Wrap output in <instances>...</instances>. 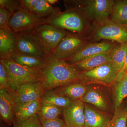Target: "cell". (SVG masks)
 Segmentation results:
<instances>
[{"label":"cell","instance_id":"6da1fadb","mask_svg":"<svg viewBox=\"0 0 127 127\" xmlns=\"http://www.w3.org/2000/svg\"><path fill=\"white\" fill-rule=\"evenodd\" d=\"M40 70L45 92L80 81L81 71L65 60L56 59L52 53L46 58Z\"/></svg>","mask_w":127,"mask_h":127},{"label":"cell","instance_id":"7a4b0ae2","mask_svg":"<svg viewBox=\"0 0 127 127\" xmlns=\"http://www.w3.org/2000/svg\"><path fill=\"white\" fill-rule=\"evenodd\" d=\"M68 9L82 13L87 18L100 25L109 21L115 1L113 0H86L65 1Z\"/></svg>","mask_w":127,"mask_h":127},{"label":"cell","instance_id":"3957f363","mask_svg":"<svg viewBox=\"0 0 127 127\" xmlns=\"http://www.w3.org/2000/svg\"><path fill=\"white\" fill-rule=\"evenodd\" d=\"M0 62L5 67L10 90L14 93L23 84L42 81L40 69L21 65L6 58H1Z\"/></svg>","mask_w":127,"mask_h":127},{"label":"cell","instance_id":"277c9868","mask_svg":"<svg viewBox=\"0 0 127 127\" xmlns=\"http://www.w3.org/2000/svg\"><path fill=\"white\" fill-rule=\"evenodd\" d=\"M46 52L52 53L66 34L65 30L48 23L40 25L27 32Z\"/></svg>","mask_w":127,"mask_h":127},{"label":"cell","instance_id":"5b68a950","mask_svg":"<svg viewBox=\"0 0 127 127\" xmlns=\"http://www.w3.org/2000/svg\"><path fill=\"white\" fill-rule=\"evenodd\" d=\"M118 72L112 63H109L91 70L81 72L79 81L86 85L98 84L110 86L115 84Z\"/></svg>","mask_w":127,"mask_h":127},{"label":"cell","instance_id":"8992f818","mask_svg":"<svg viewBox=\"0 0 127 127\" xmlns=\"http://www.w3.org/2000/svg\"><path fill=\"white\" fill-rule=\"evenodd\" d=\"M48 23L77 34H81L84 29V22L81 13L73 9L55 14L49 18Z\"/></svg>","mask_w":127,"mask_h":127},{"label":"cell","instance_id":"52a82bcc","mask_svg":"<svg viewBox=\"0 0 127 127\" xmlns=\"http://www.w3.org/2000/svg\"><path fill=\"white\" fill-rule=\"evenodd\" d=\"M49 19L36 18L23 4V7L12 15L9 26L14 32H28L40 25L48 23Z\"/></svg>","mask_w":127,"mask_h":127},{"label":"cell","instance_id":"ba28073f","mask_svg":"<svg viewBox=\"0 0 127 127\" xmlns=\"http://www.w3.org/2000/svg\"><path fill=\"white\" fill-rule=\"evenodd\" d=\"M86 44V41L79 34L67 32L53 53V56L58 60H67Z\"/></svg>","mask_w":127,"mask_h":127},{"label":"cell","instance_id":"9c48e42d","mask_svg":"<svg viewBox=\"0 0 127 127\" xmlns=\"http://www.w3.org/2000/svg\"><path fill=\"white\" fill-rule=\"evenodd\" d=\"M15 32V53L43 58H46L50 54L44 51L27 32Z\"/></svg>","mask_w":127,"mask_h":127},{"label":"cell","instance_id":"30bf717a","mask_svg":"<svg viewBox=\"0 0 127 127\" xmlns=\"http://www.w3.org/2000/svg\"><path fill=\"white\" fill-rule=\"evenodd\" d=\"M95 36L97 39L111 40L119 43H127V30L122 26L111 21L100 25Z\"/></svg>","mask_w":127,"mask_h":127},{"label":"cell","instance_id":"8fae6325","mask_svg":"<svg viewBox=\"0 0 127 127\" xmlns=\"http://www.w3.org/2000/svg\"><path fill=\"white\" fill-rule=\"evenodd\" d=\"M116 45L108 42L86 44L76 55L65 61L69 64L74 65L92 56L100 53H110Z\"/></svg>","mask_w":127,"mask_h":127},{"label":"cell","instance_id":"7c38bea8","mask_svg":"<svg viewBox=\"0 0 127 127\" xmlns=\"http://www.w3.org/2000/svg\"><path fill=\"white\" fill-rule=\"evenodd\" d=\"M16 106L15 93L7 89H0V114L9 127L13 125Z\"/></svg>","mask_w":127,"mask_h":127},{"label":"cell","instance_id":"4fadbf2b","mask_svg":"<svg viewBox=\"0 0 127 127\" xmlns=\"http://www.w3.org/2000/svg\"><path fill=\"white\" fill-rule=\"evenodd\" d=\"M63 112L67 127H84L85 103L81 100L73 101L70 105L63 108Z\"/></svg>","mask_w":127,"mask_h":127},{"label":"cell","instance_id":"5bb4252c","mask_svg":"<svg viewBox=\"0 0 127 127\" xmlns=\"http://www.w3.org/2000/svg\"><path fill=\"white\" fill-rule=\"evenodd\" d=\"M45 92L41 81L23 84L15 93L16 104L40 100Z\"/></svg>","mask_w":127,"mask_h":127},{"label":"cell","instance_id":"9a60e30c","mask_svg":"<svg viewBox=\"0 0 127 127\" xmlns=\"http://www.w3.org/2000/svg\"><path fill=\"white\" fill-rule=\"evenodd\" d=\"M22 4L38 19H48L61 11L53 7L47 0H21Z\"/></svg>","mask_w":127,"mask_h":127},{"label":"cell","instance_id":"2e32d148","mask_svg":"<svg viewBox=\"0 0 127 127\" xmlns=\"http://www.w3.org/2000/svg\"><path fill=\"white\" fill-rule=\"evenodd\" d=\"M85 114L84 127H111L112 118L91 104L85 103Z\"/></svg>","mask_w":127,"mask_h":127},{"label":"cell","instance_id":"e0dca14e","mask_svg":"<svg viewBox=\"0 0 127 127\" xmlns=\"http://www.w3.org/2000/svg\"><path fill=\"white\" fill-rule=\"evenodd\" d=\"M88 87L81 82H78L53 89L60 95L72 101L80 100L86 93Z\"/></svg>","mask_w":127,"mask_h":127},{"label":"cell","instance_id":"ac0fdd59","mask_svg":"<svg viewBox=\"0 0 127 127\" xmlns=\"http://www.w3.org/2000/svg\"><path fill=\"white\" fill-rule=\"evenodd\" d=\"M85 103H89L102 112H106L109 109L108 102L101 92L94 88H89L86 93L81 100Z\"/></svg>","mask_w":127,"mask_h":127},{"label":"cell","instance_id":"d6986e66","mask_svg":"<svg viewBox=\"0 0 127 127\" xmlns=\"http://www.w3.org/2000/svg\"><path fill=\"white\" fill-rule=\"evenodd\" d=\"M15 52V32L11 28L0 29V59Z\"/></svg>","mask_w":127,"mask_h":127},{"label":"cell","instance_id":"ffe728a7","mask_svg":"<svg viewBox=\"0 0 127 127\" xmlns=\"http://www.w3.org/2000/svg\"><path fill=\"white\" fill-rule=\"evenodd\" d=\"M110 53L92 56L73 65L81 72L91 70L105 64L112 62Z\"/></svg>","mask_w":127,"mask_h":127},{"label":"cell","instance_id":"44dd1931","mask_svg":"<svg viewBox=\"0 0 127 127\" xmlns=\"http://www.w3.org/2000/svg\"><path fill=\"white\" fill-rule=\"evenodd\" d=\"M2 58L10 59L21 65L39 69H41L45 62V58L15 53Z\"/></svg>","mask_w":127,"mask_h":127},{"label":"cell","instance_id":"7402d4cb","mask_svg":"<svg viewBox=\"0 0 127 127\" xmlns=\"http://www.w3.org/2000/svg\"><path fill=\"white\" fill-rule=\"evenodd\" d=\"M40 100L17 104L15 118L20 120L28 119L37 114L40 108Z\"/></svg>","mask_w":127,"mask_h":127},{"label":"cell","instance_id":"603a6c76","mask_svg":"<svg viewBox=\"0 0 127 127\" xmlns=\"http://www.w3.org/2000/svg\"><path fill=\"white\" fill-rule=\"evenodd\" d=\"M41 103L52 104L64 108L70 105L73 101L57 93L53 89L46 91L40 99Z\"/></svg>","mask_w":127,"mask_h":127},{"label":"cell","instance_id":"cb8c5ba5","mask_svg":"<svg viewBox=\"0 0 127 127\" xmlns=\"http://www.w3.org/2000/svg\"><path fill=\"white\" fill-rule=\"evenodd\" d=\"M111 21L123 26L127 22V0L115 1L111 13Z\"/></svg>","mask_w":127,"mask_h":127},{"label":"cell","instance_id":"d4e9b609","mask_svg":"<svg viewBox=\"0 0 127 127\" xmlns=\"http://www.w3.org/2000/svg\"><path fill=\"white\" fill-rule=\"evenodd\" d=\"M127 52V43H119L110 53L112 63L119 71L122 68Z\"/></svg>","mask_w":127,"mask_h":127},{"label":"cell","instance_id":"484cf974","mask_svg":"<svg viewBox=\"0 0 127 127\" xmlns=\"http://www.w3.org/2000/svg\"><path fill=\"white\" fill-rule=\"evenodd\" d=\"M63 111V108L52 104L41 103L38 115L41 119L52 120L59 118Z\"/></svg>","mask_w":127,"mask_h":127},{"label":"cell","instance_id":"4316f807","mask_svg":"<svg viewBox=\"0 0 127 127\" xmlns=\"http://www.w3.org/2000/svg\"><path fill=\"white\" fill-rule=\"evenodd\" d=\"M127 97V76L115 84L114 98L115 109L118 108L123 100Z\"/></svg>","mask_w":127,"mask_h":127},{"label":"cell","instance_id":"83f0119b","mask_svg":"<svg viewBox=\"0 0 127 127\" xmlns=\"http://www.w3.org/2000/svg\"><path fill=\"white\" fill-rule=\"evenodd\" d=\"M115 112L112 117L111 127H127V111L118 108L115 109Z\"/></svg>","mask_w":127,"mask_h":127},{"label":"cell","instance_id":"f1b7e54d","mask_svg":"<svg viewBox=\"0 0 127 127\" xmlns=\"http://www.w3.org/2000/svg\"><path fill=\"white\" fill-rule=\"evenodd\" d=\"M14 127H42L38 114L25 120L15 118L13 124Z\"/></svg>","mask_w":127,"mask_h":127},{"label":"cell","instance_id":"f546056e","mask_svg":"<svg viewBox=\"0 0 127 127\" xmlns=\"http://www.w3.org/2000/svg\"><path fill=\"white\" fill-rule=\"evenodd\" d=\"M22 7L23 4L21 0H0V7H4L12 14Z\"/></svg>","mask_w":127,"mask_h":127},{"label":"cell","instance_id":"4dcf8cb0","mask_svg":"<svg viewBox=\"0 0 127 127\" xmlns=\"http://www.w3.org/2000/svg\"><path fill=\"white\" fill-rule=\"evenodd\" d=\"M12 14L6 9L0 7V29H10L9 23Z\"/></svg>","mask_w":127,"mask_h":127},{"label":"cell","instance_id":"1f68e13d","mask_svg":"<svg viewBox=\"0 0 127 127\" xmlns=\"http://www.w3.org/2000/svg\"><path fill=\"white\" fill-rule=\"evenodd\" d=\"M10 89L7 71L4 65L0 62V89Z\"/></svg>","mask_w":127,"mask_h":127},{"label":"cell","instance_id":"d6a6232c","mask_svg":"<svg viewBox=\"0 0 127 127\" xmlns=\"http://www.w3.org/2000/svg\"><path fill=\"white\" fill-rule=\"evenodd\" d=\"M40 120L42 127H67L65 122L59 118L52 120Z\"/></svg>","mask_w":127,"mask_h":127},{"label":"cell","instance_id":"836d02e7","mask_svg":"<svg viewBox=\"0 0 127 127\" xmlns=\"http://www.w3.org/2000/svg\"><path fill=\"white\" fill-rule=\"evenodd\" d=\"M127 52L126 57H125V61L122 68L118 72L116 77L115 84L118 82L127 74Z\"/></svg>","mask_w":127,"mask_h":127},{"label":"cell","instance_id":"e575fe53","mask_svg":"<svg viewBox=\"0 0 127 127\" xmlns=\"http://www.w3.org/2000/svg\"><path fill=\"white\" fill-rule=\"evenodd\" d=\"M47 1L52 5L55 4L58 2V1L57 0H47Z\"/></svg>","mask_w":127,"mask_h":127},{"label":"cell","instance_id":"d590c367","mask_svg":"<svg viewBox=\"0 0 127 127\" xmlns=\"http://www.w3.org/2000/svg\"><path fill=\"white\" fill-rule=\"evenodd\" d=\"M123 27H124L126 30H127V23H126V24H125V25Z\"/></svg>","mask_w":127,"mask_h":127},{"label":"cell","instance_id":"8d00e7d4","mask_svg":"<svg viewBox=\"0 0 127 127\" xmlns=\"http://www.w3.org/2000/svg\"><path fill=\"white\" fill-rule=\"evenodd\" d=\"M126 75H127V74H126Z\"/></svg>","mask_w":127,"mask_h":127},{"label":"cell","instance_id":"74e56055","mask_svg":"<svg viewBox=\"0 0 127 127\" xmlns=\"http://www.w3.org/2000/svg\"></svg>","mask_w":127,"mask_h":127}]
</instances>
